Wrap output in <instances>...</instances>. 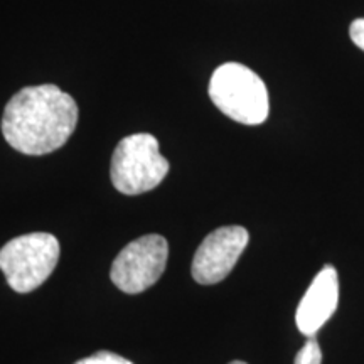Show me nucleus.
Segmentation results:
<instances>
[{"label":"nucleus","instance_id":"f257e3e1","mask_svg":"<svg viewBox=\"0 0 364 364\" xmlns=\"http://www.w3.org/2000/svg\"><path fill=\"white\" fill-rule=\"evenodd\" d=\"M78 125V105L56 85L27 86L9 100L2 117L4 139L26 156L61 149Z\"/></svg>","mask_w":364,"mask_h":364},{"label":"nucleus","instance_id":"f03ea898","mask_svg":"<svg viewBox=\"0 0 364 364\" xmlns=\"http://www.w3.org/2000/svg\"><path fill=\"white\" fill-rule=\"evenodd\" d=\"M209 98L218 110L243 125H260L270 113L263 80L240 63H225L216 68L209 80Z\"/></svg>","mask_w":364,"mask_h":364},{"label":"nucleus","instance_id":"7ed1b4c3","mask_svg":"<svg viewBox=\"0 0 364 364\" xmlns=\"http://www.w3.org/2000/svg\"><path fill=\"white\" fill-rule=\"evenodd\" d=\"M171 164L150 134H134L118 142L112 157L110 176L117 191L136 196L156 189L166 179Z\"/></svg>","mask_w":364,"mask_h":364},{"label":"nucleus","instance_id":"20e7f679","mask_svg":"<svg viewBox=\"0 0 364 364\" xmlns=\"http://www.w3.org/2000/svg\"><path fill=\"white\" fill-rule=\"evenodd\" d=\"M59 260V241L51 233L17 236L0 250V270L19 294H29L44 284Z\"/></svg>","mask_w":364,"mask_h":364},{"label":"nucleus","instance_id":"39448f33","mask_svg":"<svg viewBox=\"0 0 364 364\" xmlns=\"http://www.w3.org/2000/svg\"><path fill=\"white\" fill-rule=\"evenodd\" d=\"M169 258V245L161 235L140 236L127 245L112 265V282L122 292L135 295L157 284Z\"/></svg>","mask_w":364,"mask_h":364},{"label":"nucleus","instance_id":"423d86ee","mask_svg":"<svg viewBox=\"0 0 364 364\" xmlns=\"http://www.w3.org/2000/svg\"><path fill=\"white\" fill-rule=\"evenodd\" d=\"M250 241L243 226H223L209 233L194 255L191 273L201 285H215L225 280L238 263Z\"/></svg>","mask_w":364,"mask_h":364},{"label":"nucleus","instance_id":"0eeeda50","mask_svg":"<svg viewBox=\"0 0 364 364\" xmlns=\"http://www.w3.org/2000/svg\"><path fill=\"white\" fill-rule=\"evenodd\" d=\"M339 304V277L336 267L324 265L309 285L295 312V324L304 336H316Z\"/></svg>","mask_w":364,"mask_h":364},{"label":"nucleus","instance_id":"6e6552de","mask_svg":"<svg viewBox=\"0 0 364 364\" xmlns=\"http://www.w3.org/2000/svg\"><path fill=\"white\" fill-rule=\"evenodd\" d=\"M294 364H322V349L316 336H309L306 344L295 356Z\"/></svg>","mask_w":364,"mask_h":364},{"label":"nucleus","instance_id":"1a4fd4ad","mask_svg":"<svg viewBox=\"0 0 364 364\" xmlns=\"http://www.w3.org/2000/svg\"><path fill=\"white\" fill-rule=\"evenodd\" d=\"M75 364H134L129 359L120 356V354L110 353V351H98L93 356H88L85 359H80Z\"/></svg>","mask_w":364,"mask_h":364},{"label":"nucleus","instance_id":"9d476101","mask_svg":"<svg viewBox=\"0 0 364 364\" xmlns=\"http://www.w3.org/2000/svg\"><path fill=\"white\" fill-rule=\"evenodd\" d=\"M349 34H351L353 43L364 51V19L354 21L349 27Z\"/></svg>","mask_w":364,"mask_h":364},{"label":"nucleus","instance_id":"9b49d317","mask_svg":"<svg viewBox=\"0 0 364 364\" xmlns=\"http://www.w3.org/2000/svg\"><path fill=\"white\" fill-rule=\"evenodd\" d=\"M230 364H247L245 361H231Z\"/></svg>","mask_w":364,"mask_h":364}]
</instances>
